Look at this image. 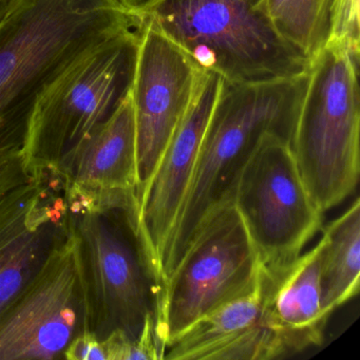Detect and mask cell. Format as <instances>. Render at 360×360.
<instances>
[{"mask_svg": "<svg viewBox=\"0 0 360 360\" xmlns=\"http://www.w3.org/2000/svg\"><path fill=\"white\" fill-rule=\"evenodd\" d=\"M66 222L77 246L88 332L134 341L155 317L158 285L138 229L134 191L62 189Z\"/></svg>", "mask_w": 360, "mask_h": 360, "instance_id": "6da1fadb", "label": "cell"}, {"mask_svg": "<svg viewBox=\"0 0 360 360\" xmlns=\"http://www.w3.org/2000/svg\"><path fill=\"white\" fill-rule=\"evenodd\" d=\"M142 22L117 0H20L0 22V146L22 147L35 101L69 65Z\"/></svg>", "mask_w": 360, "mask_h": 360, "instance_id": "7a4b0ae2", "label": "cell"}, {"mask_svg": "<svg viewBox=\"0 0 360 360\" xmlns=\"http://www.w3.org/2000/svg\"><path fill=\"white\" fill-rule=\"evenodd\" d=\"M309 73L254 84L223 81L162 264V286L204 222L233 203L240 174L266 134L292 144Z\"/></svg>", "mask_w": 360, "mask_h": 360, "instance_id": "3957f363", "label": "cell"}, {"mask_svg": "<svg viewBox=\"0 0 360 360\" xmlns=\"http://www.w3.org/2000/svg\"><path fill=\"white\" fill-rule=\"evenodd\" d=\"M139 28L90 49L35 101L20 155L31 178H56L86 139L129 96L138 60Z\"/></svg>", "mask_w": 360, "mask_h": 360, "instance_id": "277c9868", "label": "cell"}, {"mask_svg": "<svg viewBox=\"0 0 360 360\" xmlns=\"http://www.w3.org/2000/svg\"><path fill=\"white\" fill-rule=\"evenodd\" d=\"M263 0H159L143 18L202 71L231 84L307 75L309 58L286 43Z\"/></svg>", "mask_w": 360, "mask_h": 360, "instance_id": "5b68a950", "label": "cell"}, {"mask_svg": "<svg viewBox=\"0 0 360 360\" xmlns=\"http://www.w3.org/2000/svg\"><path fill=\"white\" fill-rule=\"evenodd\" d=\"M358 67L359 60L334 45H326L309 65L290 147L322 214L342 203L359 181Z\"/></svg>", "mask_w": 360, "mask_h": 360, "instance_id": "8992f818", "label": "cell"}, {"mask_svg": "<svg viewBox=\"0 0 360 360\" xmlns=\"http://www.w3.org/2000/svg\"><path fill=\"white\" fill-rule=\"evenodd\" d=\"M260 274V260L237 208L223 206L198 229L158 296L155 336L164 355L198 319L250 292Z\"/></svg>", "mask_w": 360, "mask_h": 360, "instance_id": "52a82bcc", "label": "cell"}, {"mask_svg": "<svg viewBox=\"0 0 360 360\" xmlns=\"http://www.w3.org/2000/svg\"><path fill=\"white\" fill-rule=\"evenodd\" d=\"M233 204L266 271L294 262L322 225L290 143L266 134L238 179Z\"/></svg>", "mask_w": 360, "mask_h": 360, "instance_id": "ba28073f", "label": "cell"}, {"mask_svg": "<svg viewBox=\"0 0 360 360\" xmlns=\"http://www.w3.org/2000/svg\"><path fill=\"white\" fill-rule=\"evenodd\" d=\"M86 332L85 292L67 226L41 271L0 315V360L64 359L69 345Z\"/></svg>", "mask_w": 360, "mask_h": 360, "instance_id": "9c48e42d", "label": "cell"}, {"mask_svg": "<svg viewBox=\"0 0 360 360\" xmlns=\"http://www.w3.org/2000/svg\"><path fill=\"white\" fill-rule=\"evenodd\" d=\"M131 96L136 123L138 187L142 197L195 96L200 70L153 25L143 20Z\"/></svg>", "mask_w": 360, "mask_h": 360, "instance_id": "30bf717a", "label": "cell"}, {"mask_svg": "<svg viewBox=\"0 0 360 360\" xmlns=\"http://www.w3.org/2000/svg\"><path fill=\"white\" fill-rule=\"evenodd\" d=\"M222 77L202 71L195 96L139 200L138 229L149 265L162 288V264L195 172L202 140Z\"/></svg>", "mask_w": 360, "mask_h": 360, "instance_id": "8fae6325", "label": "cell"}, {"mask_svg": "<svg viewBox=\"0 0 360 360\" xmlns=\"http://www.w3.org/2000/svg\"><path fill=\"white\" fill-rule=\"evenodd\" d=\"M58 187L30 178L0 199V315L20 296L66 236Z\"/></svg>", "mask_w": 360, "mask_h": 360, "instance_id": "7c38bea8", "label": "cell"}, {"mask_svg": "<svg viewBox=\"0 0 360 360\" xmlns=\"http://www.w3.org/2000/svg\"><path fill=\"white\" fill-rule=\"evenodd\" d=\"M263 319L261 274L250 292L198 319L165 351L168 360H271L286 357Z\"/></svg>", "mask_w": 360, "mask_h": 360, "instance_id": "4fadbf2b", "label": "cell"}, {"mask_svg": "<svg viewBox=\"0 0 360 360\" xmlns=\"http://www.w3.org/2000/svg\"><path fill=\"white\" fill-rule=\"evenodd\" d=\"M263 319L288 356L321 345L328 316L321 304L320 245L278 271L261 266Z\"/></svg>", "mask_w": 360, "mask_h": 360, "instance_id": "5bb4252c", "label": "cell"}, {"mask_svg": "<svg viewBox=\"0 0 360 360\" xmlns=\"http://www.w3.org/2000/svg\"><path fill=\"white\" fill-rule=\"evenodd\" d=\"M51 180L58 183L60 191L75 185L96 191L136 193V123L130 94L112 117L86 139Z\"/></svg>", "mask_w": 360, "mask_h": 360, "instance_id": "9a60e30c", "label": "cell"}, {"mask_svg": "<svg viewBox=\"0 0 360 360\" xmlns=\"http://www.w3.org/2000/svg\"><path fill=\"white\" fill-rule=\"evenodd\" d=\"M320 284L324 313L330 314L356 296L360 284V201L322 231Z\"/></svg>", "mask_w": 360, "mask_h": 360, "instance_id": "2e32d148", "label": "cell"}, {"mask_svg": "<svg viewBox=\"0 0 360 360\" xmlns=\"http://www.w3.org/2000/svg\"><path fill=\"white\" fill-rule=\"evenodd\" d=\"M337 0H263L278 34L311 62L328 45Z\"/></svg>", "mask_w": 360, "mask_h": 360, "instance_id": "e0dca14e", "label": "cell"}, {"mask_svg": "<svg viewBox=\"0 0 360 360\" xmlns=\"http://www.w3.org/2000/svg\"><path fill=\"white\" fill-rule=\"evenodd\" d=\"M360 0H337L328 45L338 46L359 60Z\"/></svg>", "mask_w": 360, "mask_h": 360, "instance_id": "ac0fdd59", "label": "cell"}, {"mask_svg": "<svg viewBox=\"0 0 360 360\" xmlns=\"http://www.w3.org/2000/svg\"><path fill=\"white\" fill-rule=\"evenodd\" d=\"M20 146H0V199L15 187L27 182Z\"/></svg>", "mask_w": 360, "mask_h": 360, "instance_id": "d6986e66", "label": "cell"}, {"mask_svg": "<svg viewBox=\"0 0 360 360\" xmlns=\"http://www.w3.org/2000/svg\"><path fill=\"white\" fill-rule=\"evenodd\" d=\"M67 360H107L104 343L98 340L91 333L86 332L77 336L64 353Z\"/></svg>", "mask_w": 360, "mask_h": 360, "instance_id": "ffe728a7", "label": "cell"}, {"mask_svg": "<svg viewBox=\"0 0 360 360\" xmlns=\"http://www.w3.org/2000/svg\"><path fill=\"white\" fill-rule=\"evenodd\" d=\"M117 1L124 9L142 18L159 3V0H117Z\"/></svg>", "mask_w": 360, "mask_h": 360, "instance_id": "44dd1931", "label": "cell"}, {"mask_svg": "<svg viewBox=\"0 0 360 360\" xmlns=\"http://www.w3.org/2000/svg\"><path fill=\"white\" fill-rule=\"evenodd\" d=\"M20 0H0V22L18 6Z\"/></svg>", "mask_w": 360, "mask_h": 360, "instance_id": "7402d4cb", "label": "cell"}]
</instances>
